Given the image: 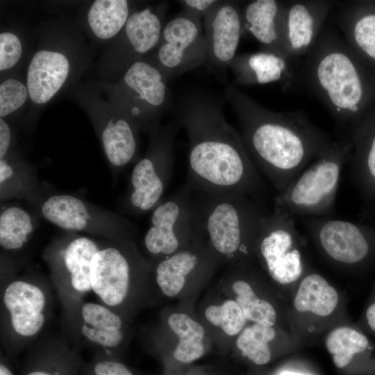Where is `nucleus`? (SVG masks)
<instances>
[{
    "label": "nucleus",
    "instance_id": "obj_1",
    "mask_svg": "<svg viewBox=\"0 0 375 375\" xmlns=\"http://www.w3.org/2000/svg\"><path fill=\"white\" fill-rule=\"evenodd\" d=\"M176 118L188 140L185 185L208 194H242L259 200L262 178L217 98L193 93L183 99Z\"/></svg>",
    "mask_w": 375,
    "mask_h": 375
},
{
    "label": "nucleus",
    "instance_id": "obj_2",
    "mask_svg": "<svg viewBox=\"0 0 375 375\" xmlns=\"http://www.w3.org/2000/svg\"><path fill=\"white\" fill-rule=\"evenodd\" d=\"M225 98L238 118L251 160L277 193L333 140L301 111L269 110L233 85L227 86Z\"/></svg>",
    "mask_w": 375,
    "mask_h": 375
},
{
    "label": "nucleus",
    "instance_id": "obj_3",
    "mask_svg": "<svg viewBox=\"0 0 375 375\" xmlns=\"http://www.w3.org/2000/svg\"><path fill=\"white\" fill-rule=\"evenodd\" d=\"M329 19L304 56L297 76L349 140L375 118V69L351 49Z\"/></svg>",
    "mask_w": 375,
    "mask_h": 375
},
{
    "label": "nucleus",
    "instance_id": "obj_4",
    "mask_svg": "<svg viewBox=\"0 0 375 375\" xmlns=\"http://www.w3.org/2000/svg\"><path fill=\"white\" fill-rule=\"evenodd\" d=\"M203 239L219 258L233 261L253 249L264 215L258 199L192 190Z\"/></svg>",
    "mask_w": 375,
    "mask_h": 375
},
{
    "label": "nucleus",
    "instance_id": "obj_5",
    "mask_svg": "<svg viewBox=\"0 0 375 375\" xmlns=\"http://www.w3.org/2000/svg\"><path fill=\"white\" fill-rule=\"evenodd\" d=\"M351 149L347 139L332 140L284 191L277 193L274 208L294 217H326L334 206Z\"/></svg>",
    "mask_w": 375,
    "mask_h": 375
},
{
    "label": "nucleus",
    "instance_id": "obj_6",
    "mask_svg": "<svg viewBox=\"0 0 375 375\" xmlns=\"http://www.w3.org/2000/svg\"><path fill=\"white\" fill-rule=\"evenodd\" d=\"M1 304L2 343L14 353L42 336L52 312L53 296L47 283L26 275L4 284Z\"/></svg>",
    "mask_w": 375,
    "mask_h": 375
},
{
    "label": "nucleus",
    "instance_id": "obj_7",
    "mask_svg": "<svg viewBox=\"0 0 375 375\" xmlns=\"http://www.w3.org/2000/svg\"><path fill=\"white\" fill-rule=\"evenodd\" d=\"M181 127L176 118L149 130L147 151L137 161L130 176L127 198L130 211L140 214L152 210L162 201L172 176L175 139Z\"/></svg>",
    "mask_w": 375,
    "mask_h": 375
},
{
    "label": "nucleus",
    "instance_id": "obj_8",
    "mask_svg": "<svg viewBox=\"0 0 375 375\" xmlns=\"http://www.w3.org/2000/svg\"><path fill=\"white\" fill-rule=\"evenodd\" d=\"M202 238L192 190L185 184L153 210L143 244L159 260L183 250Z\"/></svg>",
    "mask_w": 375,
    "mask_h": 375
},
{
    "label": "nucleus",
    "instance_id": "obj_9",
    "mask_svg": "<svg viewBox=\"0 0 375 375\" xmlns=\"http://www.w3.org/2000/svg\"><path fill=\"white\" fill-rule=\"evenodd\" d=\"M167 81L147 58L133 62L115 88L114 104L140 128L149 131L159 123L170 105Z\"/></svg>",
    "mask_w": 375,
    "mask_h": 375
},
{
    "label": "nucleus",
    "instance_id": "obj_10",
    "mask_svg": "<svg viewBox=\"0 0 375 375\" xmlns=\"http://www.w3.org/2000/svg\"><path fill=\"white\" fill-rule=\"evenodd\" d=\"M131 240L105 239L90 264L92 292L115 312L126 302L135 276L148 270Z\"/></svg>",
    "mask_w": 375,
    "mask_h": 375
},
{
    "label": "nucleus",
    "instance_id": "obj_11",
    "mask_svg": "<svg viewBox=\"0 0 375 375\" xmlns=\"http://www.w3.org/2000/svg\"><path fill=\"white\" fill-rule=\"evenodd\" d=\"M105 239L86 235L68 236L52 243L46 250L45 260L53 283L65 307L83 301L92 292L90 264Z\"/></svg>",
    "mask_w": 375,
    "mask_h": 375
},
{
    "label": "nucleus",
    "instance_id": "obj_12",
    "mask_svg": "<svg viewBox=\"0 0 375 375\" xmlns=\"http://www.w3.org/2000/svg\"><path fill=\"white\" fill-rule=\"evenodd\" d=\"M295 220L292 215L274 208L262 217L255 240L253 250L271 278L282 285L296 281L303 272Z\"/></svg>",
    "mask_w": 375,
    "mask_h": 375
},
{
    "label": "nucleus",
    "instance_id": "obj_13",
    "mask_svg": "<svg viewBox=\"0 0 375 375\" xmlns=\"http://www.w3.org/2000/svg\"><path fill=\"white\" fill-rule=\"evenodd\" d=\"M40 211L47 221L67 231L85 232L112 240H132L134 233L133 226L122 217L72 194L49 197Z\"/></svg>",
    "mask_w": 375,
    "mask_h": 375
},
{
    "label": "nucleus",
    "instance_id": "obj_14",
    "mask_svg": "<svg viewBox=\"0 0 375 375\" xmlns=\"http://www.w3.org/2000/svg\"><path fill=\"white\" fill-rule=\"evenodd\" d=\"M201 19L183 10L166 22L158 45L149 58L167 81L205 63Z\"/></svg>",
    "mask_w": 375,
    "mask_h": 375
},
{
    "label": "nucleus",
    "instance_id": "obj_15",
    "mask_svg": "<svg viewBox=\"0 0 375 375\" xmlns=\"http://www.w3.org/2000/svg\"><path fill=\"white\" fill-rule=\"evenodd\" d=\"M66 338L72 344L82 343L96 354L115 356L124 340L122 316L101 303L84 300L65 307Z\"/></svg>",
    "mask_w": 375,
    "mask_h": 375
},
{
    "label": "nucleus",
    "instance_id": "obj_16",
    "mask_svg": "<svg viewBox=\"0 0 375 375\" xmlns=\"http://www.w3.org/2000/svg\"><path fill=\"white\" fill-rule=\"evenodd\" d=\"M206 58L204 65L222 82L236 56L243 31L238 1H218L203 16Z\"/></svg>",
    "mask_w": 375,
    "mask_h": 375
},
{
    "label": "nucleus",
    "instance_id": "obj_17",
    "mask_svg": "<svg viewBox=\"0 0 375 375\" xmlns=\"http://www.w3.org/2000/svg\"><path fill=\"white\" fill-rule=\"evenodd\" d=\"M336 4L326 0L284 1L281 42L286 58L293 61L308 53Z\"/></svg>",
    "mask_w": 375,
    "mask_h": 375
},
{
    "label": "nucleus",
    "instance_id": "obj_18",
    "mask_svg": "<svg viewBox=\"0 0 375 375\" xmlns=\"http://www.w3.org/2000/svg\"><path fill=\"white\" fill-rule=\"evenodd\" d=\"M93 119L106 157L117 176L137 157L140 128L115 104Z\"/></svg>",
    "mask_w": 375,
    "mask_h": 375
},
{
    "label": "nucleus",
    "instance_id": "obj_19",
    "mask_svg": "<svg viewBox=\"0 0 375 375\" xmlns=\"http://www.w3.org/2000/svg\"><path fill=\"white\" fill-rule=\"evenodd\" d=\"M306 225L325 253L342 264L360 262L368 254L369 242L359 226L351 222L326 217H306Z\"/></svg>",
    "mask_w": 375,
    "mask_h": 375
},
{
    "label": "nucleus",
    "instance_id": "obj_20",
    "mask_svg": "<svg viewBox=\"0 0 375 375\" xmlns=\"http://www.w3.org/2000/svg\"><path fill=\"white\" fill-rule=\"evenodd\" d=\"M330 19L351 49L375 69V0L338 1Z\"/></svg>",
    "mask_w": 375,
    "mask_h": 375
},
{
    "label": "nucleus",
    "instance_id": "obj_21",
    "mask_svg": "<svg viewBox=\"0 0 375 375\" xmlns=\"http://www.w3.org/2000/svg\"><path fill=\"white\" fill-rule=\"evenodd\" d=\"M167 8L161 4L131 12L119 34L122 73L133 62L147 58L154 52L166 23Z\"/></svg>",
    "mask_w": 375,
    "mask_h": 375
},
{
    "label": "nucleus",
    "instance_id": "obj_22",
    "mask_svg": "<svg viewBox=\"0 0 375 375\" xmlns=\"http://www.w3.org/2000/svg\"><path fill=\"white\" fill-rule=\"evenodd\" d=\"M83 363L65 336H40L30 347L19 375H81Z\"/></svg>",
    "mask_w": 375,
    "mask_h": 375
},
{
    "label": "nucleus",
    "instance_id": "obj_23",
    "mask_svg": "<svg viewBox=\"0 0 375 375\" xmlns=\"http://www.w3.org/2000/svg\"><path fill=\"white\" fill-rule=\"evenodd\" d=\"M71 61L56 49H41L33 56L27 69L26 86L29 98L42 105L51 100L69 77Z\"/></svg>",
    "mask_w": 375,
    "mask_h": 375
},
{
    "label": "nucleus",
    "instance_id": "obj_24",
    "mask_svg": "<svg viewBox=\"0 0 375 375\" xmlns=\"http://www.w3.org/2000/svg\"><path fill=\"white\" fill-rule=\"evenodd\" d=\"M215 256L201 238L190 247L158 261L154 269L156 283L165 295L174 297L182 290L189 276L203 268L210 267Z\"/></svg>",
    "mask_w": 375,
    "mask_h": 375
},
{
    "label": "nucleus",
    "instance_id": "obj_25",
    "mask_svg": "<svg viewBox=\"0 0 375 375\" xmlns=\"http://www.w3.org/2000/svg\"><path fill=\"white\" fill-rule=\"evenodd\" d=\"M291 62L278 54L262 49L236 55L230 68L240 85H263L274 82L290 83L297 77V73L291 67Z\"/></svg>",
    "mask_w": 375,
    "mask_h": 375
},
{
    "label": "nucleus",
    "instance_id": "obj_26",
    "mask_svg": "<svg viewBox=\"0 0 375 375\" xmlns=\"http://www.w3.org/2000/svg\"><path fill=\"white\" fill-rule=\"evenodd\" d=\"M283 8L284 1H282L254 0L242 8V17L243 31L260 43L262 50L285 58L281 42Z\"/></svg>",
    "mask_w": 375,
    "mask_h": 375
},
{
    "label": "nucleus",
    "instance_id": "obj_27",
    "mask_svg": "<svg viewBox=\"0 0 375 375\" xmlns=\"http://www.w3.org/2000/svg\"><path fill=\"white\" fill-rule=\"evenodd\" d=\"M0 187L1 199L24 198L41 205L44 201L35 174L30 166L8 156L0 159Z\"/></svg>",
    "mask_w": 375,
    "mask_h": 375
},
{
    "label": "nucleus",
    "instance_id": "obj_28",
    "mask_svg": "<svg viewBox=\"0 0 375 375\" xmlns=\"http://www.w3.org/2000/svg\"><path fill=\"white\" fill-rule=\"evenodd\" d=\"M134 10L126 0H96L87 14V22L93 35L101 40L119 35Z\"/></svg>",
    "mask_w": 375,
    "mask_h": 375
},
{
    "label": "nucleus",
    "instance_id": "obj_29",
    "mask_svg": "<svg viewBox=\"0 0 375 375\" xmlns=\"http://www.w3.org/2000/svg\"><path fill=\"white\" fill-rule=\"evenodd\" d=\"M338 299L337 291L323 276L311 274L301 281L294 306L299 312L326 317L335 310Z\"/></svg>",
    "mask_w": 375,
    "mask_h": 375
},
{
    "label": "nucleus",
    "instance_id": "obj_30",
    "mask_svg": "<svg viewBox=\"0 0 375 375\" xmlns=\"http://www.w3.org/2000/svg\"><path fill=\"white\" fill-rule=\"evenodd\" d=\"M170 329L178 336L179 342L173 353L174 360L181 365L190 364L205 353L203 340L205 329L197 321L184 313H173L168 318Z\"/></svg>",
    "mask_w": 375,
    "mask_h": 375
},
{
    "label": "nucleus",
    "instance_id": "obj_31",
    "mask_svg": "<svg viewBox=\"0 0 375 375\" xmlns=\"http://www.w3.org/2000/svg\"><path fill=\"white\" fill-rule=\"evenodd\" d=\"M35 223L31 214L17 205L1 209L0 213V247L6 251H18L28 243Z\"/></svg>",
    "mask_w": 375,
    "mask_h": 375
},
{
    "label": "nucleus",
    "instance_id": "obj_32",
    "mask_svg": "<svg viewBox=\"0 0 375 375\" xmlns=\"http://www.w3.org/2000/svg\"><path fill=\"white\" fill-rule=\"evenodd\" d=\"M368 345L367 338L349 327L332 331L326 339V347L338 368L347 366L356 353L364 351Z\"/></svg>",
    "mask_w": 375,
    "mask_h": 375
},
{
    "label": "nucleus",
    "instance_id": "obj_33",
    "mask_svg": "<svg viewBox=\"0 0 375 375\" xmlns=\"http://www.w3.org/2000/svg\"><path fill=\"white\" fill-rule=\"evenodd\" d=\"M275 334L272 327L254 323L240 333L236 341L237 347L253 363L266 365L272 358L268 342L274 339Z\"/></svg>",
    "mask_w": 375,
    "mask_h": 375
},
{
    "label": "nucleus",
    "instance_id": "obj_34",
    "mask_svg": "<svg viewBox=\"0 0 375 375\" xmlns=\"http://www.w3.org/2000/svg\"><path fill=\"white\" fill-rule=\"evenodd\" d=\"M232 287L236 295L235 301L247 320L269 327L275 324L276 314L274 307L268 301L258 298L249 283L238 279Z\"/></svg>",
    "mask_w": 375,
    "mask_h": 375
},
{
    "label": "nucleus",
    "instance_id": "obj_35",
    "mask_svg": "<svg viewBox=\"0 0 375 375\" xmlns=\"http://www.w3.org/2000/svg\"><path fill=\"white\" fill-rule=\"evenodd\" d=\"M349 141V161L364 169L365 176L375 183V118L358 129Z\"/></svg>",
    "mask_w": 375,
    "mask_h": 375
},
{
    "label": "nucleus",
    "instance_id": "obj_36",
    "mask_svg": "<svg viewBox=\"0 0 375 375\" xmlns=\"http://www.w3.org/2000/svg\"><path fill=\"white\" fill-rule=\"evenodd\" d=\"M207 320L220 327L228 335L238 334L244 327L247 319L235 301L226 300L222 305H212L205 310Z\"/></svg>",
    "mask_w": 375,
    "mask_h": 375
},
{
    "label": "nucleus",
    "instance_id": "obj_37",
    "mask_svg": "<svg viewBox=\"0 0 375 375\" xmlns=\"http://www.w3.org/2000/svg\"><path fill=\"white\" fill-rule=\"evenodd\" d=\"M29 97L26 85L20 80L9 78L0 85V117H6L21 108Z\"/></svg>",
    "mask_w": 375,
    "mask_h": 375
},
{
    "label": "nucleus",
    "instance_id": "obj_38",
    "mask_svg": "<svg viewBox=\"0 0 375 375\" xmlns=\"http://www.w3.org/2000/svg\"><path fill=\"white\" fill-rule=\"evenodd\" d=\"M81 375H136L115 356L96 354L88 363H83Z\"/></svg>",
    "mask_w": 375,
    "mask_h": 375
},
{
    "label": "nucleus",
    "instance_id": "obj_39",
    "mask_svg": "<svg viewBox=\"0 0 375 375\" xmlns=\"http://www.w3.org/2000/svg\"><path fill=\"white\" fill-rule=\"evenodd\" d=\"M23 53V46L19 36L11 31L0 33V71L1 72L14 67L20 60Z\"/></svg>",
    "mask_w": 375,
    "mask_h": 375
},
{
    "label": "nucleus",
    "instance_id": "obj_40",
    "mask_svg": "<svg viewBox=\"0 0 375 375\" xmlns=\"http://www.w3.org/2000/svg\"><path fill=\"white\" fill-rule=\"evenodd\" d=\"M217 1V0H183L179 2L183 7L184 11L202 18Z\"/></svg>",
    "mask_w": 375,
    "mask_h": 375
},
{
    "label": "nucleus",
    "instance_id": "obj_41",
    "mask_svg": "<svg viewBox=\"0 0 375 375\" xmlns=\"http://www.w3.org/2000/svg\"><path fill=\"white\" fill-rule=\"evenodd\" d=\"M11 129L9 124L3 118H0V159L8 155L11 144Z\"/></svg>",
    "mask_w": 375,
    "mask_h": 375
},
{
    "label": "nucleus",
    "instance_id": "obj_42",
    "mask_svg": "<svg viewBox=\"0 0 375 375\" xmlns=\"http://www.w3.org/2000/svg\"><path fill=\"white\" fill-rule=\"evenodd\" d=\"M366 317L370 328L375 331V303L367 308Z\"/></svg>",
    "mask_w": 375,
    "mask_h": 375
},
{
    "label": "nucleus",
    "instance_id": "obj_43",
    "mask_svg": "<svg viewBox=\"0 0 375 375\" xmlns=\"http://www.w3.org/2000/svg\"><path fill=\"white\" fill-rule=\"evenodd\" d=\"M0 375H15L8 361L1 357Z\"/></svg>",
    "mask_w": 375,
    "mask_h": 375
},
{
    "label": "nucleus",
    "instance_id": "obj_44",
    "mask_svg": "<svg viewBox=\"0 0 375 375\" xmlns=\"http://www.w3.org/2000/svg\"><path fill=\"white\" fill-rule=\"evenodd\" d=\"M280 375H305L301 373L292 372H283Z\"/></svg>",
    "mask_w": 375,
    "mask_h": 375
},
{
    "label": "nucleus",
    "instance_id": "obj_45",
    "mask_svg": "<svg viewBox=\"0 0 375 375\" xmlns=\"http://www.w3.org/2000/svg\"><path fill=\"white\" fill-rule=\"evenodd\" d=\"M170 375H181V374H170ZM188 375H189V374H188ZM190 375H192V374H190ZM192 375H199V374H192Z\"/></svg>",
    "mask_w": 375,
    "mask_h": 375
}]
</instances>
